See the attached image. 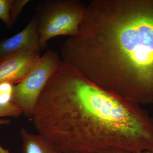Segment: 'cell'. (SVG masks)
I'll list each match as a JSON object with an SVG mask.
<instances>
[{
  "label": "cell",
  "instance_id": "1",
  "mask_svg": "<svg viewBox=\"0 0 153 153\" xmlns=\"http://www.w3.org/2000/svg\"><path fill=\"white\" fill-rule=\"evenodd\" d=\"M32 119L38 134L63 153L111 147L153 152V117L147 111L63 61L42 91Z\"/></svg>",
  "mask_w": 153,
  "mask_h": 153
},
{
  "label": "cell",
  "instance_id": "2",
  "mask_svg": "<svg viewBox=\"0 0 153 153\" xmlns=\"http://www.w3.org/2000/svg\"><path fill=\"white\" fill-rule=\"evenodd\" d=\"M62 60L101 88L153 104V0H93Z\"/></svg>",
  "mask_w": 153,
  "mask_h": 153
},
{
  "label": "cell",
  "instance_id": "3",
  "mask_svg": "<svg viewBox=\"0 0 153 153\" xmlns=\"http://www.w3.org/2000/svg\"><path fill=\"white\" fill-rule=\"evenodd\" d=\"M85 9L86 5L78 0H47L38 4L35 15L38 21L41 49L54 37L76 34Z\"/></svg>",
  "mask_w": 153,
  "mask_h": 153
},
{
  "label": "cell",
  "instance_id": "4",
  "mask_svg": "<svg viewBox=\"0 0 153 153\" xmlns=\"http://www.w3.org/2000/svg\"><path fill=\"white\" fill-rule=\"evenodd\" d=\"M62 62L57 53L47 50L27 76L14 85L11 102L20 108L25 116L33 117L42 91Z\"/></svg>",
  "mask_w": 153,
  "mask_h": 153
},
{
  "label": "cell",
  "instance_id": "5",
  "mask_svg": "<svg viewBox=\"0 0 153 153\" xmlns=\"http://www.w3.org/2000/svg\"><path fill=\"white\" fill-rule=\"evenodd\" d=\"M38 21L34 15L24 30L0 42V61L30 51L40 52Z\"/></svg>",
  "mask_w": 153,
  "mask_h": 153
},
{
  "label": "cell",
  "instance_id": "6",
  "mask_svg": "<svg viewBox=\"0 0 153 153\" xmlns=\"http://www.w3.org/2000/svg\"><path fill=\"white\" fill-rule=\"evenodd\" d=\"M40 52L30 51L0 61V83L18 84L33 70L40 60Z\"/></svg>",
  "mask_w": 153,
  "mask_h": 153
},
{
  "label": "cell",
  "instance_id": "7",
  "mask_svg": "<svg viewBox=\"0 0 153 153\" xmlns=\"http://www.w3.org/2000/svg\"><path fill=\"white\" fill-rule=\"evenodd\" d=\"M22 153H64L45 137L30 133L23 128L20 130Z\"/></svg>",
  "mask_w": 153,
  "mask_h": 153
},
{
  "label": "cell",
  "instance_id": "8",
  "mask_svg": "<svg viewBox=\"0 0 153 153\" xmlns=\"http://www.w3.org/2000/svg\"><path fill=\"white\" fill-rule=\"evenodd\" d=\"M22 114H23L22 110L16 105L0 100V118L6 117L17 118Z\"/></svg>",
  "mask_w": 153,
  "mask_h": 153
},
{
  "label": "cell",
  "instance_id": "9",
  "mask_svg": "<svg viewBox=\"0 0 153 153\" xmlns=\"http://www.w3.org/2000/svg\"><path fill=\"white\" fill-rule=\"evenodd\" d=\"M13 0H0V19L9 28L13 26L10 11Z\"/></svg>",
  "mask_w": 153,
  "mask_h": 153
},
{
  "label": "cell",
  "instance_id": "10",
  "mask_svg": "<svg viewBox=\"0 0 153 153\" xmlns=\"http://www.w3.org/2000/svg\"><path fill=\"white\" fill-rule=\"evenodd\" d=\"M30 2L29 0H13L10 11L11 20L13 25L16 22L17 18L24 7Z\"/></svg>",
  "mask_w": 153,
  "mask_h": 153
},
{
  "label": "cell",
  "instance_id": "11",
  "mask_svg": "<svg viewBox=\"0 0 153 153\" xmlns=\"http://www.w3.org/2000/svg\"><path fill=\"white\" fill-rule=\"evenodd\" d=\"M13 85L8 82L0 83V100L5 102H11Z\"/></svg>",
  "mask_w": 153,
  "mask_h": 153
},
{
  "label": "cell",
  "instance_id": "12",
  "mask_svg": "<svg viewBox=\"0 0 153 153\" xmlns=\"http://www.w3.org/2000/svg\"><path fill=\"white\" fill-rule=\"evenodd\" d=\"M98 153H133L130 151L120 149V148L111 147L107 148L100 151Z\"/></svg>",
  "mask_w": 153,
  "mask_h": 153
},
{
  "label": "cell",
  "instance_id": "13",
  "mask_svg": "<svg viewBox=\"0 0 153 153\" xmlns=\"http://www.w3.org/2000/svg\"><path fill=\"white\" fill-rule=\"evenodd\" d=\"M10 123V120L0 119V125L3 124L8 125ZM0 153H10L8 150H5L0 146Z\"/></svg>",
  "mask_w": 153,
  "mask_h": 153
},
{
  "label": "cell",
  "instance_id": "14",
  "mask_svg": "<svg viewBox=\"0 0 153 153\" xmlns=\"http://www.w3.org/2000/svg\"><path fill=\"white\" fill-rule=\"evenodd\" d=\"M64 153H98L96 152H88V151H76V152H69Z\"/></svg>",
  "mask_w": 153,
  "mask_h": 153
},
{
  "label": "cell",
  "instance_id": "15",
  "mask_svg": "<svg viewBox=\"0 0 153 153\" xmlns=\"http://www.w3.org/2000/svg\"><path fill=\"white\" fill-rule=\"evenodd\" d=\"M136 153H153V152H149V151H143V152H140Z\"/></svg>",
  "mask_w": 153,
  "mask_h": 153
}]
</instances>
